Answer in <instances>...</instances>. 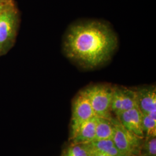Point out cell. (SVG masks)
<instances>
[{
	"label": "cell",
	"instance_id": "1",
	"mask_svg": "<svg viewBox=\"0 0 156 156\" xmlns=\"http://www.w3.org/2000/svg\"><path fill=\"white\" fill-rule=\"evenodd\" d=\"M119 45L117 34L107 23L88 20L74 23L62 42L65 56L78 67L91 69L109 62Z\"/></svg>",
	"mask_w": 156,
	"mask_h": 156
},
{
	"label": "cell",
	"instance_id": "2",
	"mask_svg": "<svg viewBox=\"0 0 156 156\" xmlns=\"http://www.w3.org/2000/svg\"><path fill=\"white\" fill-rule=\"evenodd\" d=\"M113 86L109 84H96L87 86L84 93L98 117L111 119V104Z\"/></svg>",
	"mask_w": 156,
	"mask_h": 156
},
{
	"label": "cell",
	"instance_id": "3",
	"mask_svg": "<svg viewBox=\"0 0 156 156\" xmlns=\"http://www.w3.org/2000/svg\"><path fill=\"white\" fill-rule=\"evenodd\" d=\"M115 126L113 140L122 156L140 155L143 139L129 132L123 127L117 119L112 118Z\"/></svg>",
	"mask_w": 156,
	"mask_h": 156
},
{
	"label": "cell",
	"instance_id": "4",
	"mask_svg": "<svg viewBox=\"0 0 156 156\" xmlns=\"http://www.w3.org/2000/svg\"><path fill=\"white\" fill-rule=\"evenodd\" d=\"M19 15L15 5L0 13V44L6 50L14 44L18 28Z\"/></svg>",
	"mask_w": 156,
	"mask_h": 156
},
{
	"label": "cell",
	"instance_id": "5",
	"mask_svg": "<svg viewBox=\"0 0 156 156\" xmlns=\"http://www.w3.org/2000/svg\"><path fill=\"white\" fill-rule=\"evenodd\" d=\"M89 100L83 90L80 91L73 101L71 117V138L82 124L95 116Z\"/></svg>",
	"mask_w": 156,
	"mask_h": 156
},
{
	"label": "cell",
	"instance_id": "6",
	"mask_svg": "<svg viewBox=\"0 0 156 156\" xmlns=\"http://www.w3.org/2000/svg\"><path fill=\"white\" fill-rule=\"evenodd\" d=\"M138 107L136 90L124 86H113L111 111L116 115L122 112Z\"/></svg>",
	"mask_w": 156,
	"mask_h": 156
},
{
	"label": "cell",
	"instance_id": "7",
	"mask_svg": "<svg viewBox=\"0 0 156 156\" xmlns=\"http://www.w3.org/2000/svg\"><path fill=\"white\" fill-rule=\"evenodd\" d=\"M116 116L122 125L129 132L141 138H144L142 129V113L138 107L120 112Z\"/></svg>",
	"mask_w": 156,
	"mask_h": 156
},
{
	"label": "cell",
	"instance_id": "8",
	"mask_svg": "<svg viewBox=\"0 0 156 156\" xmlns=\"http://www.w3.org/2000/svg\"><path fill=\"white\" fill-rule=\"evenodd\" d=\"M137 105L143 115L156 112L155 86H145L136 89Z\"/></svg>",
	"mask_w": 156,
	"mask_h": 156
},
{
	"label": "cell",
	"instance_id": "9",
	"mask_svg": "<svg viewBox=\"0 0 156 156\" xmlns=\"http://www.w3.org/2000/svg\"><path fill=\"white\" fill-rule=\"evenodd\" d=\"M97 117L95 116L82 124L72 137L73 144H87L94 140Z\"/></svg>",
	"mask_w": 156,
	"mask_h": 156
},
{
	"label": "cell",
	"instance_id": "10",
	"mask_svg": "<svg viewBox=\"0 0 156 156\" xmlns=\"http://www.w3.org/2000/svg\"><path fill=\"white\" fill-rule=\"evenodd\" d=\"M112 118L108 119L104 117H97L95 136L94 140L113 139L115 134V126Z\"/></svg>",
	"mask_w": 156,
	"mask_h": 156
},
{
	"label": "cell",
	"instance_id": "11",
	"mask_svg": "<svg viewBox=\"0 0 156 156\" xmlns=\"http://www.w3.org/2000/svg\"><path fill=\"white\" fill-rule=\"evenodd\" d=\"M85 145L90 149L100 151L109 156H122L116 147L113 140H94Z\"/></svg>",
	"mask_w": 156,
	"mask_h": 156
},
{
	"label": "cell",
	"instance_id": "12",
	"mask_svg": "<svg viewBox=\"0 0 156 156\" xmlns=\"http://www.w3.org/2000/svg\"><path fill=\"white\" fill-rule=\"evenodd\" d=\"M142 129L145 137L156 136V112L142 116Z\"/></svg>",
	"mask_w": 156,
	"mask_h": 156
},
{
	"label": "cell",
	"instance_id": "13",
	"mask_svg": "<svg viewBox=\"0 0 156 156\" xmlns=\"http://www.w3.org/2000/svg\"><path fill=\"white\" fill-rule=\"evenodd\" d=\"M140 155L156 156V136L144 138L141 145Z\"/></svg>",
	"mask_w": 156,
	"mask_h": 156
},
{
	"label": "cell",
	"instance_id": "14",
	"mask_svg": "<svg viewBox=\"0 0 156 156\" xmlns=\"http://www.w3.org/2000/svg\"><path fill=\"white\" fill-rule=\"evenodd\" d=\"M62 156H91V154L84 144H72L64 152Z\"/></svg>",
	"mask_w": 156,
	"mask_h": 156
},
{
	"label": "cell",
	"instance_id": "15",
	"mask_svg": "<svg viewBox=\"0 0 156 156\" xmlns=\"http://www.w3.org/2000/svg\"><path fill=\"white\" fill-rule=\"evenodd\" d=\"M84 145H85V144H84ZM85 145L86 146V147H87V149H89L90 153V154H91V156H109V155L105 154V153H102V152L100 151H95V150H94V149H90L87 145Z\"/></svg>",
	"mask_w": 156,
	"mask_h": 156
},
{
	"label": "cell",
	"instance_id": "16",
	"mask_svg": "<svg viewBox=\"0 0 156 156\" xmlns=\"http://www.w3.org/2000/svg\"><path fill=\"white\" fill-rule=\"evenodd\" d=\"M14 5L13 2H9V3H5V2H0V13H2L4 11H5L6 9L9 8V6Z\"/></svg>",
	"mask_w": 156,
	"mask_h": 156
},
{
	"label": "cell",
	"instance_id": "17",
	"mask_svg": "<svg viewBox=\"0 0 156 156\" xmlns=\"http://www.w3.org/2000/svg\"><path fill=\"white\" fill-rule=\"evenodd\" d=\"M6 50L4 48V47L2 45L0 44V56L4 55V53H5Z\"/></svg>",
	"mask_w": 156,
	"mask_h": 156
},
{
	"label": "cell",
	"instance_id": "18",
	"mask_svg": "<svg viewBox=\"0 0 156 156\" xmlns=\"http://www.w3.org/2000/svg\"><path fill=\"white\" fill-rule=\"evenodd\" d=\"M1 2H5V3H9V2H13V0H0Z\"/></svg>",
	"mask_w": 156,
	"mask_h": 156
},
{
	"label": "cell",
	"instance_id": "19",
	"mask_svg": "<svg viewBox=\"0 0 156 156\" xmlns=\"http://www.w3.org/2000/svg\"><path fill=\"white\" fill-rule=\"evenodd\" d=\"M140 156V155H139V156Z\"/></svg>",
	"mask_w": 156,
	"mask_h": 156
},
{
	"label": "cell",
	"instance_id": "20",
	"mask_svg": "<svg viewBox=\"0 0 156 156\" xmlns=\"http://www.w3.org/2000/svg\"></svg>",
	"mask_w": 156,
	"mask_h": 156
}]
</instances>
